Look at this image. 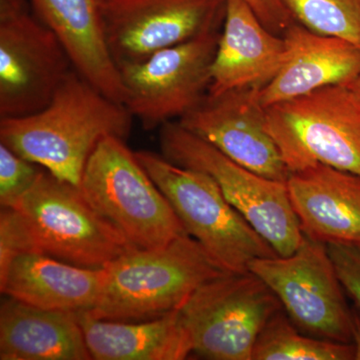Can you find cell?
<instances>
[{"mask_svg":"<svg viewBox=\"0 0 360 360\" xmlns=\"http://www.w3.org/2000/svg\"><path fill=\"white\" fill-rule=\"evenodd\" d=\"M25 251H37L20 215L13 208H2L0 214V266Z\"/></svg>","mask_w":360,"mask_h":360,"instance_id":"cell-25","label":"cell"},{"mask_svg":"<svg viewBox=\"0 0 360 360\" xmlns=\"http://www.w3.org/2000/svg\"><path fill=\"white\" fill-rule=\"evenodd\" d=\"M285 56L276 77L259 89L265 108L333 85H349L360 73V49L297 22L283 32Z\"/></svg>","mask_w":360,"mask_h":360,"instance_id":"cell-15","label":"cell"},{"mask_svg":"<svg viewBox=\"0 0 360 360\" xmlns=\"http://www.w3.org/2000/svg\"><path fill=\"white\" fill-rule=\"evenodd\" d=\"M71 70L65 47L30 6L0 13V118L44 110Z\"/></svg>","mask_w":360,"mask_h":360,"instance_id":"cell-11","label":"cell"},{"mask_svg":"<svg viewBox=\"0 0 360 360\" xmlns=\"http://www.w3.org/2000/svg\"><path fill=\"white\" fill-rule=\"evenodd\" d=\"M96 307L99 319L146 321L181 309L203 284L224 276L196 239L188 234L156 248H134L103 266Z\"/></svg>","mask_w":360,"mask_h":360,"instance_id":"cell-2","label":"cell"},{"mask_svg":"<svg viewBox=\"0 0 360 360\" xmlns=\"http://www.w3.org/2000/svg\"><path fill=\"white\" fill-rule=\"evenodd\" d=\"M352 91L354 92V96H356V98L360 101V73L359 77L355 78L354 82H352L349 85H348Z\"/></svg>","mask_w":360,"mask_h":360,"instance_id":"cell-27","label":"cell"},{"mask_svg":"<svg viewBox=\"0 0 360 360\" xmlns=\"http://www.w3.org/2000/svg\"><path fill=\"white\" fill-rule=\"evenodd\" d=\"M0 359H92L78 314L7 296L0 307Z\"/></svg>","mask_w":360,"mask_h":360,"instance_id":"cell-19","label":"cell"},{"mask_svg":"<svg viewBox=\"0 0 360 360\" xmlns=\"http://www.w3.org/2000/svg\"><path fill=\"white\" fill-rule=\"evenodd\" d=\"M35 248L56 259L103 269L135 246L104 219L79 187L44 169L16 203Z\"/></svg>","mask_w":360,"mask_h":360,"instance_id":"cell-6","label":"cell"},{"mask_svg":"<svg viewBox=\"0 0 360 360\" xmlns=\"http://www.w3.org/2000/svg\"><path fill=\"white\" fill-rule=\"evenodd\" d=\"M303 236L324 245H360V176L315 165L286 179Z\"/></svg>","mask_w":360,"mask_h":360,"instance_id":"cell-14","label":"cell"},{"mask_svg":"<svg viewBox=\"0 0 360 360\" xmlns=\"http://www.w3.org/2000/svg\"><path fill=\"white\" fill-rule=\"evenodd\" d=\"M281 309L274 291L248 271L203 284L179 314L191 354L212 360H252L260 333Z\"/></svg>","mask_w":360,"mask_h":360,"instance_id":"cell-8","label":"cell"},{"mask_svg":"<svg viewBox=\"0 0 360 360\" xmlns=\"http://www.w3.org/2000/svg\"><path fill=\"white\" fill-rule=\"evenodd\" d=\"M284 56L283 37L270 32L243 0H226L208 94L262 89L276 77Z\"/></svg>","mask_w":360,"mask_h":360,"instance_id":"cell-16","label":"cell"},{"mask_svg":"<svg viewBox=\"0 0 360 360\" xmlns=\"http://www.w3.org/2000/svg\"><path fill=\"white\" fill-rule=\"evenodd\" d=\"M104 269H87L40 251H25L0 266V290L40 309L90 311L101 296Z\"/></svg>","mask_w":360,"mask_h":360,"instance_id":"cell-17","label":"cell"},{"mask_svg":"<svg viewBox=\"0 0 360 360\" xmlns=\"http://www.w3.org/2000/svg\"><path fill=\"white\" fill-rule=\"evenodd\" d=\"M226 0H101L118 68L146 60L224 25Z\"/></svg>","mask_w":360,"mask_h":360,"instance_id":"cell-12","label":"cell"},{"mask_svg":"<svg viewBox=\"0 0 360 360\" xmlns=\"http://www.w3.org/2000/svg\"><path fill=\"white\" fill-rule=\"evenodd\" d=\"M250 271L274 291L300 331L321 340L354 342V310L326 245L303 236L292 255L259 258L251 262Z\"/></svg>","mask_w":360,"mask_h":360,"instance_id":"cell-9","label":"cell"},{"mask_svg":"<svg viewBox=\"0 0 360 360\" xmlns=\"http://www.w3.org/2000/svg\"><path fill=\"white\" fill-rule=\"evenodd\" d=\"M259 89L207 94L177 122L243 167L267 179L286 182L290 172L267 129Z\"/></svg>","mask_w":360,"mask_h":360,"instance_id":"cell-13","label":"cell"},{"mask_svg":"<svg viewBox=\"0 0 360 360\" xmlns=\"http://www.w3.org/2000/svg\"><path fill=\"white\" fill-rule=\"evenodd\" d=\"M326 246L341 286L352 300V310L360 321V245Z\"/></svg>","mask_w":360,"mask_h":360,"instance_id":"cell-24","label":"cell"},{"mask_svg":"<svg viewBox=\"0 0 360 360\" xmlns=\"http://www.w3.org/2000/svg\"><path fill=\"white\" fill-rule=\"evenodd\" d=\"M162 155L175 165L205 172L224 198L272 246L279 257L292 255L303 234L285 182L248 169L184 129L179 122L160 127Z\"/></svg>","mask_w":360,"mask_h":360,"instance_id":"cell-7","label":"cell"},{"mask_svg":"<svg viewBox=\"0 0 360 360\" xmlns=\"http://www.w3.org/2000/svg\"><path fill=\"white\" fill-rule=\"evenodd\" d=\"M255 11L257 18L270 32H285L288 26L295 22L292 16L283 0H243Z\"/></svg>","mask_w":360,"mask_h":360,"instance_id":"cell-26","label":"cell"},{"mask_svg":"<svg viewBox=\"0 0 360 360\" xmlns=\"http://www.w3.org/2000/svg\"><path fill=\"white\" fill-rule=\"evenodd\" d=\"M35 15L65 47L73 68L99 91L124 104L127 92L106 40L101 0H30Z\"/></svg>","mask_w":360,"mask_h":360,"instance_id":"cell-18","label":"cell"},{"mask_svg":"<svg viewBox=\"0 0 360 360\" xmlns=\"http://www.w3.org/2000/svg\"><path fill=\"white\" fill-rule=\"evenodd\" d=\"M354 343L321 340L296 328L283 309L267 322L253 349L252 360H352Z\"/></svg>","mask_w":360,"mask_h":360,"instance_id":"cell-21","label":"cell"},{"mask_svg":"<svg viewBox=\"0 0 360 360\" xmlns=\"http://www.w3.org/2000/svg\"><path fill=\"white\" fill-rule=\"evenodd\" d=\"M134 118L73 68L44 110L0 118V143L79 187L97 144L110 136L125 141Z\"/></svg>","mask_w":360,"mask_h":360,"instance_id":"cell-1","label":"cell"},{"mask_svg":"<svg viewBox=\"0 0 360 360\" xmlns=\"http://www.w3.org/2000/svg\"><path fill=\"white\" fill-rule=\"evenodd\" d=\"M135 155L169 201L187 234L227 274H245L255 260L278 255L224 198L210 175L180 167L151 151H136Z\"/></svg>","mask_w":360,"mask_h":360,"instance_id":"cell-3","label":"cell"},{"mask_svg":"<svg viewBox=\"0 0 360 360\" xmlns=\"http://www.w3.org/2000/svg\"><path fill=\"white\" fill-rule=\"evenodd\" d=\"M219 35V30L205 32L141 63L120 66L124 105L144 129L179 120L205 98Z\"/></svg>","mask_w":360,"mask_h":360,"instance_id":"cell-10","label":"cell"},{"mask_svg":"<svg viewBox=\"0 0 360 360\" xmlns=\"http://www.w3.org/2000/svg\"><path fill=\"white\" fill-rule=\"evenodd\" d=\"M44 168L0 143V205L13 208L35 184Z\"/></svg>","mask_w":360,"mask_h":360,"instance_id":"cell-23","label":"cell"},{"mask_svg":"<svg viewBox=\"0 0 360 360\" xmlns=\"http://www.w3.org/2000/svg\"><path fill=\"white\" fill-rule=\"evenodd\" d=\"M295 22L360 49V0H283Z\"/></svg>","mask_w":360,"mask_h":360,"instance_id":"cell-22","label":"cell"},{"mask_svg":"<svg viewBox=\"0 0 360 360\" xmlns=\"http://www.w3.org/2000/svg\"><path fill=\"white\" fill-rule=\"evenodd\" d=\"M265 115L290 174L321 163L360 176V101L347 85L272 104Z\"/></svg>","mask_w":360,"mask_h":360,"instance_id":"cell-5","label":"cell"},{"mask_svg":"<svg viewBox=\"0 0 360 360\" xmlns=\"http://www.w3.org/2000/svg\"><path fill=\"white\" fill-rule=\"evenodd\" d=\"M85 198L137 248L167 245L187 232L124 139L97 144L79 186Z\"/></svg>","mask_w":360,"mask_h":360,"instance_id":"cell-4","label":"cell"},{"mask_svg":"<svg viewBox=\"0 0 360 360\" xmlns=\"http://www.w3.org/2000/svg\"><path fill=\"white\" fill-rule=\"evenodd\" d=\"M92 359L182 360L191 354L179 309L146 321H115L78 314Z\"/></svg>","mask_w":360,"mask_h":360,"instance_id":"cell-20","label":"cell"}]
</instances>
